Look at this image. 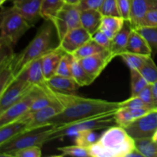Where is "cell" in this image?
I'll list each match as a JSON object with an SVG mask.
<instances>
[{
    "instance_id": "obj_1",
    "label": "cell",
    "mask_w": 157,
    "mask_h": 157,
    "mask_svg": "<svg viewBox=\"0 0 157 157\" xmlns=\"http://www.w3.org/2000/svg\"><path fill=\"white\" fill-rule=\"evenodd\" d=\"M39 87L49 98L59 103L63 107V110L48 123L53 127L71 124L103 113L116 112L120 109V102L83 98L74 94L61 93L50 88L46 84V81Z\"/></svg>"
},
{
    "instance_id": "obj_2",
    "label": "cell",
    "mask_w": 157,
    "mask_h": 157,
    "mask_svg": "<svg viewBox=\"0 0 157 157\" xmlns=\"http://www.w3.org/2000/svg\"><path fill=\"white\" fill-rule=\"evenodd\" d=\"M56 32L52 21L44 20L33 39L25 48L16 54L12 63L14 78L18 77L34 61L42 58L56 47H53L54 34Z\"/></svg>"
},
{
    "instance_id": "obj_3",
    "label": "cell",
    "mask_w": 157,
    "mask_h": 157,
    "mask_svg": "<svg viewBox=\"0 0 157 157\" xmlns=\"http://www.w3.org/2000/svg\"><path fill=\"white\" fill-rule=\"evenodd\" d=\"M90 157H127L136 149L135 140L121 126L107 128L95 144L88 147Z\"/></svg>"
},
{
    "instance_id": "obj_4",
    "label": "cell",
    "mask_w": 157,
    "mask_h": 157,
    "mask_svg": "<svg viewBox=\"0 0 157 157\" xmlns=\"http://www.w3.org/2000/svg\"><path fill=\"white\" fill-rule=\"evenodd\" d=\"M117 125V124L115 120V112L103 113L71 124L54 127L50 134L49 141L67 136L76 135L79 132L84 130H102Z\"/></svg>"
},
{
    "instance_id": "obj_5",
    "label": "cell",
    "mask_w": 157,
    "mask_h": 157,
    "mask_svg": "<svg viewBox=\"0 0 157 157\" xmlns=\"http://www.w3.org/2000/svg\"><path fill=\"white\" fill-rule=\"evenodd\" d=\"M32 27L21 13L14 7H1L0 40L15 46L21 36Z\"/></svg>"
},
{
    "instance_id": "obj_6",
    "label": "cell",
    "mask_w": 157,
    "mask_h": 157,
    "mask_svg": "<svg viewBox=\"0 0 157 157\" xmlns=\"http://www.w3.org/2000/svg\"><path fill=\"white\" fill-rule=\"evenodd\" d=\"M53 128V126L48 124L20 133L0 145V154L33 146L41 147L46 143L49 142V137Z\"/></svg>"
},
{
    "instance_id": "obj_7",
    "label": "cell",
    "mask_w": 157,
    "mask_h": 157,
    "mask_svg": "<svg viewBox=\"0 0 157 157\" xmlns=\"http://www.w3.org/2000/svg\"><path fill=\"white\" fill-rule=\"evenodd\" d=\"M58 41L74 29L81 27V9L78 5L65 3L53 21Z\"/></svg>"
},
{
    "instance_id": "obj_8",
    "label": "cell",
    "mask_w": 157,
    "mask_h": 157,
    "mask_svg": "<svg viewBox=\"0 0 157 157\" xmlns=\"http://www.w3.org/2000/svg\"><path fill=\"white\" fill-rule=\"evenodd\" d=\"M41 92L39 86L35 85L29 93L25 95L23 98L14 103L4 112L0 113V127L17 121L24 116L29 110L34 100L38 97Z\"/></svg>"
},
{
    "instance_id": "obj_9",
    "label": "cell",
    "mask_w": 157,
    "mask_h": 157,
    "mask_svg": "<svg viewBox=\"0 0 157 157\" xmlns=\"http://www.w3.org/2000/svg\"><path fill=\"white\" fill-rule=\"evenodd\" d=\"M35 85L25 80L16 78L0 92V113L31 91Z\"/></svg>"
},
{
    "instance_id": "obj_10",
    "label": "cell",
    "mask_w": 157,
    "mask_h": 157,
    "mask_svg": "<svg viewBox=\"0 0 157 157\" xmlns=\"http://www.w3.org/2000/svg\"><path fill=\"white\" fill-rule=\"evenodd\" d=\"M125 129L133 139L152 138L157 130V109L137 118Z\"/></svg>"
},
{
    "instance_id": "obj_11",
    "label": "cell",
    "mask_w": 157,
    "mask_h": 157,
    "mask_svg": "<svg viewBox=\"0 0 157 157\" xmlns=\"http://www.w3.org/2000/svg\"><path fill=\"white\" fill-rule=\"evenodd\" d=\"M63 110V107L61 104L57 101H55L53 104L44 107L39 110L34 112L29 115H24L21 118L27 120L28 124L26 125L24 132L29 130H34L38 127H44L48 125V123L53 117L56 116ZM23 132V133H24Z\"/></svg>"
},
{
    "instance_id": "obj_12",
    "label": "cell",
    "mask_w": 157,
    "mask_h": 157,
    "mask_svg": "<svg viewBox=\"0 0 157 157\" xmlns=\"http://www.w3.org/2000/svg\"><path fill=\"white\" fill-rule=\"evenodd\" d=\"M114 58L115 56L110 50H104L100 53L79 60V61L86 71L95 81Z\"/></svg>"
},
{
    "instance_id": "obj_13",
    "label": "cell",
    "mask_w": 157,
    "mask_h": 157,
    "mask_svg": "<svg viewBox=\"0 0 157 157\" xmlns=\"http://www.w3.org/2000/svg\"><path fill=\"white\" fill-rule=\"evenodd\" d=\"M91 38L92 35L81 26L67 32L58 46L66 53L72 55Z\"/></svg>"
},
{
    "instance_id": "obj_14",
    "label": "cell",
    "mask_w": 157,
    "mask_h": 157,
    "mask_svg": "<svg viewBox=\"0 0 157 157\" xmlns=\"http://www.w3.org/2000/svg\"><path fill=\"white\" fill-rule=\"evenodd\" d=\"M12 6L22 15L32 26L41 18V9L43 0H9Z\"/></svg>"
},
{
    "instance_id": "obj_15",
    "label": "cell",
    "mask_w": 157,
    "mask_h": 157,
    "mask_svg": "<svg viewBox=\"0 0 157 157\" xmlns=\"http://www.w3.org/2000/svg\"><path fill=\"white\" fill-rule=\"evenodd\" d=\"M157 9V0H132L130 21L133 29L140 25L141 20L150 11Z\"/></svg>"
},
{
    "instance_id": "obj_16",
    "label": "cell",
    "mask_w": 157,
    "mask_h": 157,
    "mask_svg": "<svg viewBox=\"0 0 157 157\" xmlns=\"http://www.w3.org/2000/svg\"><path fill=\"white\" fill-rule=\"evenodd\" d=\"M133 30V28L130 19L125 20L122 29L111 41L110 51L115 57L120 56L121 54L126 52L127 43Z\"/></svg>"
},
{
    "instance_id": "obj_17",
    "label": "cell",
    "mask_w": 157,
    "mask_h": 157,
    "mask_svg": "<svg viewBox=\"0 0 157 157\" xmlns=\"http://www.w3.org/2000/svg\"><path fill=\"white\" fill-rule=\"evenodd\" d=\"M16 78L25 80L32 85L41 86L46 81L42 69V58L31 63Z\"/></svg>"
},
{
    "instance_id": "obj_18",
    "label": "cell",
    "mask_w": 157,
    "mask_h": 157,
    "mask_svg": "<svg viewBox=\"0 0 157 157\" xmlns=\"http://www.w3.org/2000/svg\"><path fill=\"white\" fill-rule=\"evenodd\" d=\"M64 53L62 49L57 46L42 57V69L45 80L56 75L60 61Z\"/></svg>"
},
{
    "instance_id": "obj_19",
    "label": "cell",
    "mask_w": 157,
    "mask_h": 157,
    "mask_svg": "<svg viewBox=\"0 0 157 157\" xmlns=\"http://www.w3.org/2000/svg\"><path fill=\"white\" fill-rule=\"evenodd\" d=\"M46 84L50 88L61 93L75 94L80 86L72 77L55 75L46 80Z\"/></svg>"
},
{
    "instance_id": "obj_20",
    "label": "cell",
    "mask_w": 157,
    "mask_h": 157,
    "mask_svg": "<svg viewBox=\"0 0 157 157\" xmlns=\"http://www.w3.org/2000/svg\"><path fill=\"white\" fill-rule=\"evenodd\" d=\"M103 15L98 9L81 10V25L87 32L93 35L101 28Z\"/></svg>"
},
{
    "instance_id": "obj_21",
    "label": "cell",
    "mask_w": 157,
    "mask_h": 157,
    "mask_svg": "<svg viewBox=\"0 0 157 157\" xmlns=\"http://www.w3.org/2000/svg\"><path fill=\"white\" fill-rule=\"evenodd\" d=\"M152 110L149 108H120L115 112V120L118 126L125 128L135 120L147 114Z\"/></svg>"
},
{
    "instance_id": "obj_22",
    "label": "cell",
    "mask_w": 157,
    "mask_h": 157,
    "mask_svg": "<svg viewBox=\"0 0 157 157\" xmlns=\"http://www.w3.org/2000/svg\"><path fill=\"white\" fill-rule=\"evenodd\" d=\"M126 52L143 55H152V50L147 40L135 29L131 32Z\"/></svg>"
},
{
    "instance_id": "obj_23",
    "label": "cell",
    "mask_w": 157,
    "mask_h": 157,
    "mask_svg": "<svg viewBox=\"0 0 157 157\" xmlns=\"http://www.w3.org/2000/svg\"><path fill=\"white\" fill-rule=\"evenodd\" d=\"M28 121L23 118L0 127V145L23 133Z\"/></svg>"
},
{
    "instance_id": "obj_24",
    "label": "cell",
    "mask_w": 157,
    "mask_h": 157,
    "mask_svg": "<svg viewBox=\"0 0 157 157\" xmlns=\"http://www.w3.org/2000/svg\"><path fill=\"white\" fill-rule=\"evenodd\" d=\"M124 21L125 19L122 17L103 16L102 23L100 29L112 40L122 29Z\"/></svg>"
},
{
    "instance_id": "obj_25",
    "label": "cell",
    "mask_w": 157,
    "mask_h": 157,
    "mask_svg": "<svg viewBox=\"0 0 157 157\" xmlns=\"http://www.w3.org/2000/svg\"><path fill=\"white\" fill-rule=\"evenodd\" d=\"M71 76L80 87H85L91 84L94 80L83 67L79 60L74 57L71 64Z\"/></svg>"
},
{
    "instance_id": "obj_26",
    "label": "cell",
    "mask_w": 157,
    "mask_h": 157,
    "mask_svg": "<svg viewBox=\"0 0 157 157\" xmlns=\"http://www.w3.org/2000/svg\"><path fill=\"white\" fill-rule=\"evenodd\" d=\"M65 3L64 0H43L41 9V18L53 21Z\"/></svg>"
},
{
    "instance_id": "obj_27",
    "label": "cell",
    "mask_w": 157,
    "mask_h": 157,
    "mask_svg": "<svg viewBox=\"0 0 157 157\" xmlns=\"http://www.w3.org/2000/svg\"><path fill=\"white\" fill-rule=\"evenodd\" d=\"M104 50H107V49L104 48L102 46L100 45L94 40L91 38L90 41H88L85 44H83L75 53L72 54V55L76 59L81 60L83 59V58H87V57L95 55V54L100 53V52H103Z\"/></svg>"
},
{
    "instance_id": "obj_28",
    "label": "cell",
    "mask_w": 157,
    "mask_h": 157,
    "mask_svg": "<svg viewBox=\"0 0 157 157\" xmlns=\"http://www.w3.org/2000/svg\"><path fill=\"white\" fill-rule=\"evenodd\" d=\"M136 149L144 157H157V143L152 138L134 139Z\"/></svg>"
},
{
    "instance_id": "obj_29",
    "label": "cell",
    "mask_w": 157,
    "mask_h": 157,
    "mask_svg": "<svg viewBox=\"0 0 157 157\" xmlns=\"http://www.w3.org/2000/svg\"><path fill=\"white\" fill-rule=\"evenodd\" d=\"M130 70L131 78V97H136L138 96L144 87L150 84L141 75L139 70L134 68H131Z\"/></svg>"
},
{
    "instance_id": "obj_30",
    "label": "cell",
    "mask_w": 157,
    "mask_h": 157,
    "mask_svg": "<svg viewBox=\"0 0 157 157\" xmlns=\"http://www.w3.org/2000/svg\"><path fill=\"white\" fill-rule=\"evenodd\" d=\"M100 136L101 135H98L96 133V130H84L77 133L75 142L77 145L88 148L99 140Z\"/></svg>"
},
{
    "instance_id": "obj_31",
    "label": "cell",
    "mask_w": 157,
    "mask_h": 157,
    "mask_svg": "<svg viewBox=\"0 0 157 157\" xmlns=\"http://www.w3.org/2000/svg\"><path fill=\"white\" fill-rule=\"evenodd\" d=\"M139 71L149 84H153L157 81V66L152 55L147 58L142 67L139 69Z\"/></svg>"
},
{
    "instance_id": "obj_32",
    "label": "cell",
    "mask_w": 157,
    "mask_h": 157,
    "mask_svg": "<svg viewBox=\"0 0 157 157\" xmlns=\"http://www.w3.org/2000/svg\"><path fill=\"white\" fill-rule=\"evenodd\" d=\"M149 56L150 55H143L128 52H124L120 55V57L122 58L124 62L128 66L129 68H134L137 70H139L142 67Z\"/></svg>"
},
{
    "instance_id": "obj_33",
    "label": "cell",
    "mask_w": 157,
    "mask_h": 157,
    "mask_svg": "<svg viewBox=\"0 0 157 157\" xmlns=\"http://www.w3.org/2000/svg\"><path fill=\"white\" fill-rule=\"evenodd\" d=\"M145 38L152 50V55L157 54V27H140L135 29Z\"/></svg>"
},
{
    "instance_id": "obj_34",
    "label": "cell",
    "mask_w": 157,
    "mask_h": 157,
    "mask_svg": "<svg viewBox=\"0 0 157 157\" xmlns=\"http://www.w3.org/2000/svg\"><path fill=\"white\" fill-rule=\"evenodd\" d=\"M0 156L7 157H41V147L38 146L25 147L19 150H13L9 153L0 154Z\"/></svg>"
},
{
    "instance_id": "obj_35",
    "label": "cell",
    "mask_w": 157,
    "mask_h": 157,
    "mask_svg": "<svg viewBox=\"0 0 157 157\" xmlns=\"http://www.w3.org/2000/svg\"><path fill=\"white\" fill-rule=\"evenodd\" d=\"M58 151L61 152L59 156H78V157H90V153L87 148L81 147L77 144L72 146H66L58 148Z\"/></svg>"
},
{
    "instance_id": "obj_36",
    "label": "cell",
    "mask_w": 157,
    "mask_h": 157,
    "mask_svg": "<svg viewBox=\"0 0 157 157\" xmlns=\"http://www.w3.org/2000/svg\"><path fill=\"white\" fill-rule=\"evenodd\" d=\"M74 56L71 54L64 53L61 58L60 64L58 65L56 75L65 77L71 76V64Z\"/></svg>"
},
{
    "instance_id": "obj_37",
    "label": "cell",
    "mask_w": 157,
    "mask_h": 157,
    "mask_svg": "<svg viewBox=\"0 0 157 157\" xmlns=\"http://www.w3.org/2000/svg\"><path fill=\"white\" fill-rule=\"evenodd\" d=\"M99 11L103 16H118L120 15L117 0H104Z\"/></svg>"
},
{
    "instance_id": "obj_38",
    "label": "cell",
    "mask_w": 157,
    "mask_h": 157,
    "mask_svg": "<svg viewBox=\"0 0 157 157\" xmlns=\"http://www.w3.org/2000/svg\"><path fill=\"white\" fill-rule=\"evenodd\" d=\"M120 108H149L153 109L145 104L144 101L140 97H130L129 99L120 102Z\"/></svg>"
},
{
    "instance_id": "obj_39",
    "label": "cell",
    "mask_w": 157,
    "mask_h": 157,
    "mask_svg": "<svg viewBox=\"0 0 157 157\" xmlns=\"http://www.w3.org/2000/svg\"><path fill=\"white\" fill-rule=\"evenodd\" d=\"M138 97H140L150 107L153 109H157V102L153 96L151 84H148L147 87H144L141 90L140 93L138 94Z\"/></svg>"
},
{
    "instance_id": "obj_40",
    "label": "cell",
    "mask_w": 157,
    "mask_h": 157,
    "mask_svg": "<svg viewBox=\"0 0 157 157\" xmlns=\"http://www.w3.org/2000/svg\"><path fill=\"white\" fill-rule=\"evenodd\" d=\"M92 39L94 40L98 44L102 46L104 48L107 50H110V44H111L112 40L104 33V32L99 29L93 35H92Z\"/></svg>"
},
{
    "instance_id": "obj_41",
    "label": "cell",
    "mask_w": 157,
    "mask_h": 157,
    "mask_svg": "<svg viewBox=\"0 0 157 157\" xmlns=\"http://www.w3.org/2000/svg\"><path fill=\"white\" fill-rule=\"evenodd\" d=\"M120 15L124 19H130L132 8V0H117Z\"/></svg>"
},
{
    "instance_id": "obj_42",
    "label": "cell",
    "mask_w": 157,
    "mask_h": 157,
    "mask_svg": "<svg viewBox=\"0 0 157 157\" xmlns=\"http://www.w3.org/2000/svg\"><path fill=\"white\" fill-rule=\"evenodd\" d=\"M140 27H157V9L150 11L144 15Z\"/></svg>"
},
{
    "instance_id": "obj_43",
    "label": "cell",
    "mask_w": 157,
    "mask_h": 157,
    "mask_svg": "<svg viewBox=\"0 0 157 157\" xmlns=\"http://www.w3.org/2000/svg\"><path fill=\"white\" fill-rule=\"evenodd\" d=\"M104 0H82L81 2L78 5L81 10L84 9H98L99 10L101 4Z\"/></svg>"
},
{
    "instance_id": "obj_44",
    "label": "cell",
    "mask_w": 157,
    "mask_h": 157,
    "mask_svg": "<svg viewBox=\"0 0 157 157\" xmlns=\"http://www.w3.org/2000/svg\"><path fill=\"white\" fill-rule=\"evenodd\" d=\"M151 86H152V90H153V96H154L155 99H156L157 102V81L156 82L153 83V84H151Z\"/></svg>"
},
{
    "instance_id": "obj_45",
    "label": "cell",
    "mask_w": 157,
    "mask_h": 157,
    "mask_svg": "<svg viewBox=\"0 0 157 157\" xmlns=\"http://www.w3.org/2000/svg\"><path fill=\"white\" fill-rule=\"evenodd\" d=\"M64 1H65L66 3H68V4L79 5L82 0H64Z\"/></svg>"
},
{
    "instance_id": "obj_46",
    "label": "cell",
    "mask_w": 157,
    "mask_h": 157,
    "mask_svg": "<svg viewBox=\"0 0 157 157\" xmlns=\"http://www.w3.org/2000/svg\"><path fill=\"white\" fill-rule=\"evenodd\" d=\"M152 139H153V141H155V142L157 143V130L155 132L154 134H153V136H152Z\"/></svg>"
},
{
    "instance_id": "obj_47",
    "label": "cell",
    "mask_w": 157,
    "mask_h": 157,
    "mask_svg": "<svg viewBox=\"0 0 157 157\" xmlns=\"http://www.w3.org/2000/svg\"><path fill=\"white\" fill-rule=\"evenodd\" d=\"M5 2H6V0H0V6H1V7L3 6V4L5 3Z\"/></svg>"
}]
</instances>
